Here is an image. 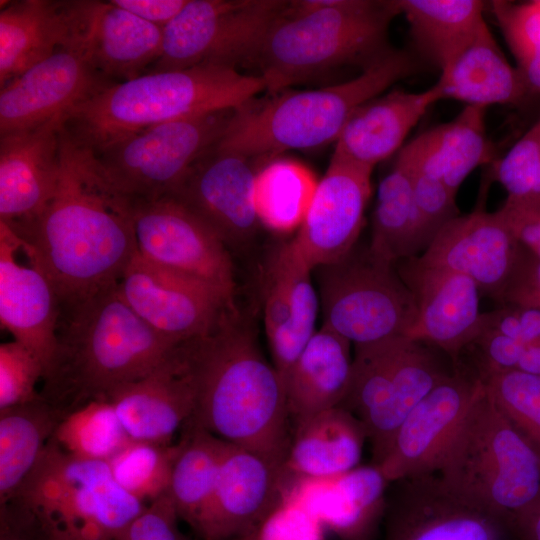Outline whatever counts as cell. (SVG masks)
Wrapping results in <instances>:
<instances>
[{"mask_svg":"<svg viewBox=\"0 0 540 540\" xmlns=\"http://www.w3.org/2000/svg\"><path fill=\"white\" fill-rule=\"evenodd\" d=\"M59 156L51 201L37 222L18 234L32 245L61 307L118 284L137 247L133 199L114 187L93 152L64 126Z\"/></svg>","mask_w":540,"mask_h":540,"instance_id":"obj_1","label":"cell"},{"mask_svg":"<svg viewBox=\"0 0 540 540\" xmlns=\"http://www.w3.org/2000/svg\"><path fill=\"white\" fill-rule=\"evenodd\" d=\"M177 354L194 394L186 425L283 466L292 436L284 384L236 311L180 343Z\"/></svg>","mask_w":540,"mask_h":540,"instance_id":"obj_2","label":"cell"},{"mask_svg":"<svg viewBox=\"0 0 540 540\" xmlns=\"http://www.w3.org/2000/svg\"><path fill=\"white\" fill-rule=\"evenodd\" d=\"M180 343L160 334L122 298L118 284L61 306L54 355L40 397L64 415L164 362Z\"/></svg>","mask_w":540,"mask_h":540,"instance_id":"obj_3","label":"cell"},{"mask_svg":"<svg viewBox=\"0 0 540 540\" xmlns=\"http://www.w3.org/2000/svg\"><path fill=\"white\" fill-rule=\"evenodd\" d=\"M398 14L396 0L289 1L251 64L270 94L346 65L365 68L391 49Z\"/></svg>","mask_w":540,"mask_h":540,"instance_id":"obj_4","label":"cell"},{"mask_svg":"<svg viewBox=\"0 0 540 540\" xmlns=\"http://www.w3.org/2000/svg\"><path fill=\"white\" fill-rule=\"evenodd\" d=\"M262 91L266 84L261 77L225 66L144 73L74 108L66 115L64 130L76 143L97 151L159 124L236 109Z\"/></svg>","mask_w":540,"mask_h":540,"instance_id":"obj_5","label":"cell"},{"mask_svg":"<svg viewBox=\"0 0 540 540\" xmlns=\"http://www.w3.org/2000/svg\"><path fill=\"white\" fill-rule=\"evenodd\" d=\"M419 68L412 54L391 48L347 81L318 89L281 91L235 109L216 145L251 159L335 143L351 115Z\"/></svg>","mask_w":540,"mask_h":540,"instance_id":"obj_6","label":"cell"},{"mask_svg":"<svg viewBox=\"0 0 540 540\" xmlns=\"http://www.w3.org/2000/svg\"><path fill=\"white\" fill-rule=\"evenodd\" d=\"M437 473L455 495L509 528L540 502V455L497 409L485 387Z\"/></svg>","mask_w":540,"mask_h":540,"instance_id":"obj_7","label":"cell"},{"mask_svg":"<svg viewBox=\"0 0 540 540\" xmlns=\"http://www.w3.org/2000/svg\"><path fill=\"white\" fill-rule=\"evenodd\" d=\"M10 501L46 540H116L148 505L115 481L107 462L73 457L52 438Z\"/></svg>","mask_w":540,"mask_h":540,"instance_id":"obj_8","label":"cell"},{"mask_svg":"<svg viewBox=\"0 0 540 540\" xmlns=\"http://www.w3.org/2000/svg\"><path fill=\"white\" fill-rule=\"evenodd\" d=\"M318 269L323 324L354 346L407 337L417 308L395 264L355 246L340 262Z\"/></svg>","mask_w":540,"mask_h":540,"instance_id":"obj_9","label":"cell"},{"mask_svg":"<svg viewBox=\"0 0 540 540\" xmlns=\"http://www.w3.org/2000/svg\"><path fill=\"white\" fill-rule=\"evenodd\" d=\"M235 109L166 122L92 151L107 179L132 199L170 195L223 137Z\"/></svg>","mask_w":540,"mask_h":540,"instance_id":"obj_10","label":"cell"},{"mask_svg":"<svg viewBox=\"0 0 540 540\" xmlns=\"http://www.w3.org/2000/svg\"><path fill=\"white\" fill-rule=\"evenodd\" d=\"M284 0H188L163 28L161 54L147 73L198 65L251 64Z\"/></svg>","mask_w":540,"mask_h":540,"instance_id":"obj_11","label":"cell"},{"mask_svg":"<svg viewBox=\"0 0 540 540\" xmlns=\"http://www.w3.org/2000/svg\"><path fill=\"white\" fill-rule=\"evenodd\" d=\"M133 225L138 254L214 286L234 303V270L227 246L181 202L170 195L133 199Z\"/></svg>","mask_w":540,"mask_h":540,"instance_id":"obj_12","label":"cell"},{"mask_svg":"<svg viewBox=\"0 0 540 540\" xmlns=\"http://www.w3.org/2000/svg\"><path fill=\"white\" fill-rule=\"evenodd\" d=\"M125 302L160 334L182 343L209 333L234 303L214 286L138 252L118 281Z\"/></svg>","mask_w":540,"mask_h":540,"instance_id":"obj_13","label":"cell"},{"mask_svg":"<svg viewBox=\"0 0 540 540\" xmlns=\"http://www.w3.org/2000/svg\"><path fill=\"white\" fill-rule=\"evenodd\" d=\"M484 389L481 378L461 368L439 382L396 431L375 464L389 483L437 473L470 408Z\"/></svg>","mask_w":540,"mask_h":540,"instance_id":"obj_14","label":"cell"},{"mask_svg":"<svg viewBox=\"0 0 540 540\" xmlns=\"http://www.w3.org/2000/svg\"><path fill=\"white\" fill-rule=\"evenodd\" d=\"M115 84L76 40L10 81L0 92V135L41 125Z\"/></svg>","mask_w":540,"mask_h":540,"instance_id":"obj_15","label":"cell"},{"mask_svg":"<svg viewBox=\"0 0 540 540\" xmlns=\"http://www.w3.org/2000/svg\"><path fill=\"white\" fill-rule=\"evenodd\" d=\"M60 306L32 245L0 221V321L48 367L57 345ZM44 375V374H43Z\"/></svg>","mask_w":540,"mask_h":540,"instance_id":"obj_16","label":"cell"},{"mask_svg":"<svg viewBox=\"0 0 540 540\" xmlns=\"http://www.w3.org/2000/svg\"><path fill=\"white\" fill-rule=\"evenodd\" d=\"M387 496L382 540H501L509 528L433 474L399 481Z\"/></svg>","mask_w":540,"mask_h":540,"instance_id":"obj_17","label":"cell"},{"mask_svg":"<svg viewBox=\"0 0 540 540\" xmlns=\"http://www.w3.org/2000/svg\"><path fill=\"white\" fill-rule=\"evenodd\" d=\"M372 171L331 157L291 240L312 270L340 262L356 246L371 196Z\"/></svg>","mask_w":540,"mask_h":540,"instance_id":"obj_18","label":"cell"},{"mask_svg":"<svg viewBox=\"0 0 540 540\" xmlns=\"http://www.w3.org/2000/svg\"><path fill=\"white\" fill-rule=\"evenodd\" d=\"M254 159L215 146L187 172L170 196L208 225L229 247L260 226L254 205Z\"/></svg>","mask_w":540,"mask_h":540,"instance_id":"obj_19","label":"cell"},{"mask_svg":"<svg viewBox=\"0 0 540 540\" xmlns=\"http://www.w3.org/2000/svg\"><path fill=\"white\" fill-rule=\"evenodd\" d=\"M283 466L229 444L194 531L202 540H234L250 533L280 503Z\"/></svg>","mask_w":540,"mask_h":540,"instance_id":"obj_20","label":"cell"},{"mask_svg":"<svg viewBox=\"0 0 540 540\" xmlns=\"http://www.w3.org/2000/svg\"><path fill=\"white\" fill-rule=\"evenodd\" d=\"M397 271L411 291L416 320L407 337L443 351L456 365L478 332L481 292L469 277L410 257Z\"/></svg>","mask_w":540,"mask_h":540,"instance_id":"obj_21","label":"cell"},{"mask_svg":"<svg viewBox=\"0 0 540 540\" xmlns=\"http://www.w3.org/2000/svg\"><path fill=\"white\" fill-rule=\"evenodd\" d=\"M66 116L0 135V221L27 232L51 201Z\"/></svg>","mask_w":540,"mask_h":540,"instance_id":"obj_22","label":"cell"},{"mask_svg":"<svg viewBox=\"0 0 540 540\" xmlns=\"http://www.w3.org/2000/svg\"><path fill=\"white\" fill-rule=\"evenodd\" d=\"M521 251L498 212L478 207L448 222L417 257L423 264L469 277L481 294L499 302Z\"/></svg>","mask_w":540,"mask_h":540,"instance_id":"obj_23","label":"cell"},{"mask_svg":"<svg viewBox=\"0 0 540 540\" xmlns=\"http://www.w3.org/2000/svg\"><path fill=\"white\" fill-rule=\"evenodd\" d=\"M389 482L375 464L329 478H289L283 495L314 515L339 540H373Z\"/></svg>","mask_w":540,"mask_h":540,"instance_id":"obj_24","label":"cell"},{"mask_svg":"<svg viewBox=\"0 0 540 540\" xmlns=\"http://www.w3.org/2000/svg\"><path fill=\"white\" fill-rule=\"evenodd\" d=\"M311 271L291 241L277 250L267 269L264 326L273 366L283 384L316 332L319 301Z\"/></svg>","mask_w":540,"mask_h":540,"instance_id":"obj_25","label":"cell"},{"mask_svg":"<svg viewBox=\"0 0 540 540\" xmlns=\"http://www.w3.org/2000/svg\"><path fill=\"white\" fill-rule=\"evenodd\" d=\"M163 28L112 1L81 0L79 43L91 64L115 83L131 80L158 60Z\"/></svg>","mask_w":540,"mask_h":540,"instance_id":"obj_26","label":"cell"},{"mask_svg":"<svg viewBox=\"0 0 540 540\" xmlns=\"http://www.w3.org/2000/svg\"><path fill=\"white\" fill-rule=\"evenodd\" d=\"M177 346L152 372L108 398L133 440L172 444L173 436L193 415L194 394Z\"/></svg>","mask_w":540,"mask_h":540,"instance_id":"obj_27","label":"cell"},{"mask_svg":"<svg viewBox=\"0 0 540 540\" xmlns=\"http://www.w3.org/2000/svg\"><path fill=\"white\" fill-rule=\"evenodd\" d=\"M80 0L4 1L0 10V87L79 38Z\"/></svg>","mask_w":540,"mask_h":540,"instance_id":"obj_28","label":"cell"},{"mask_svg":"<svg viewBox=\"0 0 540 540\" xmlns=\"http://www.w3.org/2000/svg\"><path fill=\"white\" fill-rule=\"evenodd\" d=\"M440 100L435 85L421 92L393 90L369 100L347 121L332 156L374 169L403 147L409 132Z\"/></svg>","mask_w":540,"mask_h":540,"instance_id":"obj_29","label":"cell"},{"mask_svg":"<svg viewBox=\"0 0 540 540\" xmlns=\"http://www.w3.org/2000/svg\"><path fill=\"white\" fill-rule=\"evenodd\" d=\"M485 114L484 107L466 105L452 120L409 141L396 157L412 171L443 182L457 194L474 169L493 159Z\"/></svg>","mask_w":540,"mask_h":540,"instance_id":"obj_30","label":"cell"},{"mask_svg":"<svg viewBox=\"0 0 540 540\" xmlns=\"http://www.w3.org/2000/svg\"><path fill=\"white\" fill-rule=\"evenodd\" d=\"M434 84L441 100L466 105H518L530 93L484 21L472 37L440 69Z\"/></svg>","mask_w":540,"mask_h":540,"instance_id":"obj_31","label":"cell"},{"mask_svg":"<svg viewBox=\"0 0 540 540\" xmlns=\"http://www.w3.org/2000/svg\"><path fill=\"white\" fill-rule=\"evenodd\" d=\"M350 345L325 324L316 330L284 382L291 424L341 405L351 379Z\"/></svg>","mask_w":540,"mask_h":540,"instance_id":"obj_32","label":"cell"},{"mask_svg":"<svg viewBox=\"0 0 540 540\" xmlns=\"http://www.w3.org/2000/svg\"><path fill=\"white\" fill-rule=\"evenodd\" d=\"M367 439L360 421L334 407L294 426L283 471L286 478H329L359 466Z\"/></svg>","mask_w":540,"mask_h":540,"instance_id":"obj_33","label":"cell"},{"mask_svg":"<svg viewBox=\"0 0 540 540\" xmlns=\"http://www.w3.org/2000/svg\"><path fill=\"white\" fill-rule=\"evenodd\" d=\"M429 244L413 198L411 170L396 157L378 187L369 250L396 264L419 256Z\"/></svg>","mask_w":540,"mask_h":540,"instance_id":"obj_34","label":"cell"},{"mask_svg":"<svg viewBox=\"0 0 540 540\" xmlns=\"http://www.w3.org/2000/svg\"><path fill=\"white\" fill-rule=\"evenodd\" d=\"M64 416L41 397L0 410V504L14 497Z\"/></svg>","mask_w":540,"mask_h":540,"instance_id":"obj_35","label":"cell"},{"mask_svg":"<svg viewBox=\"0 0 540 540\" xmlns=\"http://www.w3.org/2000/svg\"><path fill=\"white\" fill-rule=\"evenodd\" d=\"M417 49L440 69L485 21L478 0H396Z\"/></svg>","mask_w":540,"mask_h":540,"instance_id":"obj_36","label":"cell"},{"mask_svg":"<svg viewBox=\"0 0 540 540\" xmlns=\"http://www.w3.org/2000/svg\"><path fill=\"white\" fill-rule=\"evenodd\" d=\"M182 431L167 493L180 520L194 530L230 443L188 425Z\"/></svg>","mask_w":540,"mask_h":540,"instance_id":"obj_37","label":"cell"},{"mask_svg":"<svg viewBox=\"0 0 540 540\" xmlns=\"http://www.w3.org/2000/svg\"><path fill=\"white\" fill-rule=\"evenodd\" d=\"M318 181L304 164L272 158L256 172L254 205L260 225L277 233L298 230Z\"/></svg>","mask_w":540,"mask_h":540,"instance_id":"obj_38","label":"cell"},{"mask_svg":"<svg viewBox=\"0 0 540 540\" xmlns=\"http://www.w3.org/2000/svg\"><path fill=\"white\" fill-rule=\"evenodd\" d=\"M52 440L73 457L107 462L132 439L113 405L95 400L65 415Z\"/></svg>","mask_w":540,"mask_h":540,"instance_id":"obj_39","label":"cell"},{"mask_svg":"<svg viewBox=\"0 0 540 540\" xmlns=\"http://www.w3.org/2000/svg\"><path fill=\"white\" fill-rule=\"evenodd\" d=\"M179 451L176 444L130 440L107 461L115 481L130 495L149 504L167 493Z\"/></svg>","mask_w":540,"mask_h":540,"instance_id":"obj_40","label":"cell"},{"mask_svg":"<svg viewBox=\"0 0 540 540\" xmlns=\"http://www.w3.org/2000/svg\"><path fill=\"white\" fill-rule=\"evenodd\" d=\"M481 380L497 409L540 455V377L509 370Z\"/></svg>","mask_w":540,"mask_h":540,"instance_id":"obj_41","label":"cell"},{"mask_svg":"<svg viewBox=\"0 0 540 540\" xmlns=\"http://www.w3.org/2000/svg\"><path fill=\"white\" fill-rule=\"evenodd\" d=\"M491 179L505 188L508 198L540 201V117L493 164Z\"/></svg>","mask_w":540,"mask_h":540,"instance_id":"obj_42","label":"cell"},{"mask_svg":"<svg viewBox=\"0 0 540 540\" xmlns=\"http://www.w3.org/2000/svg\"><path fill=\"white\" fill-rule=\"evenodd\" d=\"M44 366L23 344L13 340L0 345V410L40 398L36 385Z\"/></svg>","mask_w":540,"mask_h":540,"instance_id":"obj_43","label":"cell"},{"mask_svg":"<svg viewBox=\"0 0 540 540\" xmlns=\"http://www.w3.org/2000/svg\"><path fill=\"white\" fill-rule=\"evenodd\" d=\"M491 11L517 66L540 60V1H492Z\"/></svg>","mask_w":540,"mask_h":540,"instance_id":"obj_44","label":"cell"},{"mask_svg":"<svg viewBox=\"0 0 540 540\" xmlns=\"http://www.w3.org/2000/svg\"><path fill=\"white\" fill-rule=\"evenodd\" d=\"M319 520L296 501L283 495L275 509L242 540H325Z\"/></svg>","mask_w":540,"mask_h":540,"instance_id":"obj_45","label":"cell"},{"mask_svg":"<svg viewBox=\"0 0 540 540\" xmlns=\"http://www.w3.org/2000/svg\"><path fill=\"white\" fill-rule=\"evenodd\" d=\"M411 173L414 202L423 231L431 243L448 222L460 215L456 193L437 179L412 170Z\"/></svg>","mask_w":540,"mask_h":540,"instance_id":"obj_46","label":"cell"},{"mask_svg":"<svg viewBox=\"0 0 540 540\" xmlns=\"http://www.w3.org/2000/svg\"><path fill=\"white\" fill-rule=\"evenodd\" d=\"M179 516L168 493L147 505L116 540H193L179 527Z\"/></svg>","mask_w":540,"mask_h":540,"instance_id":"obj_47","label":"cell"},{"mask_svg":"<svg viewBox=\"0 0 540 540\" xmlns=\"http://www.w3.org/2000/svg\"><path fill=\"white\" fill-rule=\"evenodd\" d=\"M497 331L524 345L540 342V309L521 304H503L502 307L482 312L478 331Z\"/></svg>","mask_w":540,"mask_h":540,"instance_id":"obj_48","label":"cell"},{"mask_svg":"<svg viewBox=\"0 0 540 540\" xmlns=\"http://www.w3.org/2000/svg\"><path fill=\"white\" fill-rule=\"evenodd\" d=\"M471 346L477 349L478 376L483 379L516 370L525 345L497 331L481 329L468 347Z\"/></svg>","mask_w":540,"mask_h":540,"instance_id":"obj_49","label":"cell"},{"mask_svg":"<svg viewBox=\"0 0 540 540\" xmlns=\"http://www.w3.org/2000/svg\"><path fill=\"white\" fill-rule=\"evenodd\" d=\"M497 212L517 242L540 258V201L507 197Z\"/></svg>","mask_w":540,"mask_h":540,"instance_id":"obj_50","label":"cell"},{"mask_svg":"<svg viewBox=\"0 0 540 540\" xmlns=\"http://www.w3.org/2000/svg\"><path fill=\"white\" fill-rule=\"evenodd\" d=\"M503 304H521L540 309V258L522 247L511 278L499 300Z\"/></svg>","mask_w":540,"mask_h":540,"instance_id":"obj_51","label":"cell"},{"mask_svg":"<svg viewBox=\"0 0 540 540\" xmlns=\"http://www.w3.org/2000/svg\"><path fill=\"white\" fill-rule=\"evenodd\" d=\"M139 18L164 28L184 8L188 0H112Z\"/></svg>","mask_w":540,"mask_h":540,"instance_id":"obj_52","label":"cell"},{"mask_svg":"<svg viewBox=\"0 0 540 540\" xmlns=\"http://www.w3.org/2000/svg\"><path fill=\"white\" fill-rule=\"evenodd\" d=\"M0 540H46L34 520L13 502L0 504Z\"/></svg>","mask_w":540,"mask_h":540,"instance_id":"obj_53","label":"cell"},{"mask_svg":"<svg viewBox=\"0 0 540 540\" xmlns=\"http://www.w3.org/2000/svg\"><path fill=\"white\" fill-rule=\"evenodd\" d=\"M513 528L519 529L528 540H540V502L520 517Z\"/></svg>","mask_w":540,"mask_h":540,"instance_id":"obj_54","label":"cell"},{"mask_svg":"<svg viewBox=\"0 0 540 540\" xmlns=\"http://www.w3.org/2000/svg\"><path fill=\"white\" fill-rule=\"evenodd\" d=\"M516 370L540 377V342L524 346Z\"/></svg>","mask_w":540,"mask_h":540,"instance_id":"obj_55","label":"cell"},{"mask_svg":"<svg viewBox=\"0 0 540 540\" xmlns=\"http://www.w3.org/2000/svg\"><path fill=\"white\" fill-rule=\"evenodd\" d=\"M234 540H242V539L238 538V539H234Z\"/></svg>","mask_w":540,"mask_h":540,"instance_id":"obj_56","label":"cell"}]
</instances>
